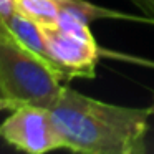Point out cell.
I'll return each instance as SVG.
<instances>
[{
  "instance_id": "cell-1",
  "label": "cell",
  "mask_w": 154,
  "mask_h": 154,
  "mask_svg": "<svg viewBox=\"0 0 154 154\" xmlns=\"http://www.w3.org/2000/svg\"><path fill=\"white\" fill-rule=\"evenodd\" d=\"M50 114L65 149L86 154L146 152L149 108L109 104L63 86Z\"/></svg>"
},
{
  "instance_id": "cell-2",
  "label": "cell",
  "mask_w": 154,
  "mask_h": 154,
  "mask_svg": "<svg viewBox=\"0 0 154 154\" xmlns=\"http://www.w3.org/2000/svg\"><path fill=\"white\" fill-rule=\"evenodd\" d=\"M61 78L45 60L0 28V111L20 106L50 109L61 94Z\"/></svg>"
},
{
  "instance_id": "cell-3",
  "label": "cell",
  "mask_w": 154,
  "mask_h": 154,
  "mask_svg": "<svg viewBox=\"0 0 154 154\" xmlns=\"http://www.w3.org/2000/svg\"><path fill=\"white\" fill-rule=\"evenodd\" d=\"M40 28L61 80L94 78L101 50L90 25L60 10L57 23L40 25Z\"/></svg>"
},
{
  "instance_id": "cell-4",
  "label": "cell",
  "mask_w": 154,
  "mask_h": 154,
  "mask_svg": "<svg viewBox=\"0 0 154 154\" xmlns=\"http://www.w3.org/2000/svg\"><path fill=\"white\" fill-rule=\"evenodd\" d=\"M0 139L30 154H45L63 147L50 109L20 106L0 124Z\"/></svg>"
},
{
  "instance_id": "cell-5",
  "label": "cell",
  "mask_w": 154,
  "mask_h": 154,
  "mask_svg": "<svg viewBox=\"0 0 154 154\" xmlns=\"http://www.w3.org/2000/svg\"><path fill=\"white\" fill-rule=\"evenodd\" d=\"M5 25H7V28L10 30V33L14 35L23 47H27L30 51H33L35 55H38L42 60H45L58 73L57 66H55L53 60L50 58V53H48V48H47V43H45L43 33H42V28L37 22L30 20V18H27L25 15L18 14V12L15 10L14 14L7 18Z\"/></svg>"
},
{
  "instance_id": "cell-6",
  "label": "cell",
  "mask_w": 154,
  "mask_h": 154,
  "mask_svg": "<svg viewBox=\"0 0 154 154\" xmlns=\"http://www.w3.org/2000/svg\"><path fill=\"white\" fill-rule=\"evenodd\" d=\"M60 4V10L70 14L76 20L83 22V23L90 25L91 22L100 20V18H119V20H133V22H147V23H154L151 18L147 17H134L129 14H123V12L109 10L104 7H98L93 5L86 0H58Z\"/></svg>"
},
{
  "instance_id": "cell-7",
  "label": "cell",
  "mask_w": 154,
  "mask_h": 154,
  "mask_svg": "<svg viewBox=\"0 0 154 154\" xmlns=\"http://www.w3.org/2000/svg\"><path fill=\"white\" fill-rule=\"evenodd\" d=\"M14 7L18 14L37 22L38 25L57 23L60 17L58 0H14Z\"/></svg>"
},
{
  "instance_id": "cell-8",
  "label": "cell",
  "mask_w": 154,
  "mask_h": 154,
  "mask_svg": "<svg viewBox=\"0 0 154 154\" xmlns=\"http://www.w3.org/2000/svg\"><path fill=\"white\" fill-rule=\"evenodd\" d=\"M131 2L143 12L144 17L154 22V0H131Z\"/></svg>"
},
{
  "instance_id": "cell-9",
  "label": "cell",
  "mask_w": 154,
  "mask_h": 154,
  "mask_svg": "<svg viewBox=\"0 0 154 154\" xmlns=\"http://www.w3.org/2000/svg\"><path fill=\"white\" fill-rule=\"evenodd\" d=\"M152 96H154V93H152ZM149 111H151V114H154V100H152V104L149 106Z\"/></svg>"
}]
</instances>
